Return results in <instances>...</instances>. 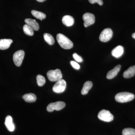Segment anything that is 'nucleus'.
Instances as JSON below:
<instances>
[{"label": "nucleus", "mask_w": 135, "mask_h": 135, "mask_svg": "<svg viewBox=\"0 0 135 135\" xmlns=\"http://www.w3.org/2000/svg\"><path fill=\"white\" fill-rule=\"evenodd\" d=\"M70 64L72 67L76 70H79L80 68V66L78 63L74 61H71Z\"/></svg>", "instance_id": "nucleus-25"}, {"label": "nucleus", "mask_w": 135, "mask_h": 135, "mask_svg": "<svg viewBox=\"0 0 135 135\" xmlns=\"http://www.w3.org/2000/svg\"><path fill=\"white\" fill-rule=\"evenodd\" d=\"M5 125L8 130L10 132H12L15 129V126L13 122L12 117L8 116L5 118Z\"/></svg>", "instance_id": "nucleus-10"}, {"label": "nucleus", "mask_w": 135, "mask_h": 135, "mask_svg": "<svg viewBox=\"0 0 135 135\" xmlns=\"http://www.w3.org/2000/svg\"><path fill=\"white\" fill-rule=\"evenodd\" d=\"M23 31L28 36H32L33 35V29L27 25H25L23 27Z\"/></svg>", "instance_id": "nucleus-21"}, {"label": "nucleus", "mask_w": 135, "mask_h": 135, "mask_svg": "<svg viewBox=\"0 0 135 135\" xmlns=\"http://www.w3.org/2000/svg\"><path fill=\"white\" fill-rule=\"evenodd\" d=\"M56 39L59 44L63 49H70L72 48L73 46L72 42L62 34H57Z\"/></svg>", "instance_id": "nucleus-1"}, {"label": "nucleus", "mask_w": 135, "mask_h": 135, "mask_svg": "<svg viewBox=\"0 0 135 135\" xmlns=\"http://www.w3.org/2000/svg\"><path fill=\"white\" fill-rule=\"evenodd\" d=\"M98 117L99 119L106 122H110L113 120V115L109 110H102L98 113Z\"/></svg>", "instance_id": "nucleus-4"}, {"label": "nucleus", "mask_w": 135, "mask_h": 135, "mask_svg": "<svg viewBox=\"0 0 135 135\" xmlns=\"http://www.w3.org/2000/svg\"><path fill=\"white\" fill-rule=\"evenodd\" d=\"M49 80L51 81H57L62 78V74L59 69L50 70L47 74Z\"/></svg>", "instance_id": "nucleus-3"}, {"label": "nucleus", "mask_w": 135, "mask_h": 135, "mask_svg": "<svg viewBox=\"0 0 135 135\" xmlns=\"http://www.w3.org/2000/svg\"><path fill=\"white\" fill-rule=\"evenodd\" d=\"M120 65L116 66L113 69L108 72L107 74V78L108 79H111L116 77L118 73L120 71Z\"/></svg>", "instance_id": "nucleus-11"}, {"label": "nucleus", "mask_w": 135, "mask_h": 135, "mask_svg": "<svg viewBox=\"0 0 135 135\" xmlns=\"http://www.w3.org/2000/svg\"><path fill=\"white\" fill-rule=\"evenodd\" d=\"M25 22L26 25H28L33 28V30L38 31L39 29V25L36 22L35 20L31 19V18H26L25 20Z\"/></svg>", "instance_id": "nucleus-15"}, {"label": "nucleus", "mask_w": 135, "mask_h": 135, "mask_svg": "<svg viewBox=\"0 0 135 135\" xmlns=\"http://www.w3.org/2000/svg\"><path fill=\"white\" fill-rule=\"evenodd\" d=\"M132 36L133 38L135 39V32L133 33V34H132Z\"/></svg>", "instance_id": "nucleus-28"}, {"label": "nucleus", "mask_w": 135, "mask_h": 135, "mask_svg": "<svg viewBox=\"0 0 135 135\" xmlns=\"http://www.w3.org/2000/svg\"><path fill=\"white\" fill-rule=\"evenodd\" d=\"M44 40L49 45H52L55 43V40L53 36L49 33H45L44 34Z\"/></svg>", "instance_id": "nucleus-19"}, {"label": "nucleus", "mask_w": 135, "mask_h": 135, "mask_svg": "<svg viewBox=\"0 0 135 135\" xmlns=\"http://www.w3.org/2000/svg\"><path fill=\"white\" fill-rule=\"evenodd\" d=\"M31 13L34 17L37 19L40 20H41L46 18V15L43 12L36 10H32L31 11Z\"/></svg>", "instance_id": "nucleus-20"}, {"label": "nucleus", "mask_w": 135, "mask_h": 135, "mask_svg": "<svg viewBox=\"0 0 135 135\" xmlns=\"http://www.w3.org/2000/svg\"><path fill=\"white\" fill-rule=\"evenodd\" d=\"M124 52V48L123 46H118L114 49L112 51V55L116 57L119 58L123 55Z\"/></svg>", "instance_id": "nucleus-12"}, {"label": "nucleus", "mask_w": 135, "mask_h": 135, "mask_svg": "<svg viewBox=\"0 0 135 135\" xmlns=\"http://www.w3.org/2000/svg\"><path fill=\"white\" fill-rule=\"evenodd\" d=\"M134 94L128 92H122L116 94L115 100L119 103H124L132 101L134 98Z\"/></svg>", "instance_id": "nucleus-2"}, {"label": "nucleus", "mask_w": 135, "mask_h": 135, "mask_svg": "<svg viewBox=\"0 0 135 135\" xmlns=\"http://www.w3.org/2000/svg\"><path fill=\"white\" fill-rule=\"evenodd\" d=\"M113 35L112 30L110 28H106L101 32L99 36L100 41L103 42H107L112 38Z\"/></svg>", "instance_id": "nucleus-5"}, {"label": "nucleus", "mask_w": 135, "mask_h": 135, "mask_svg": "<svg viewBox=\"0 0 135 135\" xmlns=\"http://www.w3.org/2000/svg\"><path fill=\"white\" fill-rule=\"evenodd\" d=\"M25 56V52L23 50L17 51L14 53L13 60L14 63L17 66H20L22 65Z\"/></svg>", "instance_id": "nucleus-8"}, {"label": "nucleus", "mask_w": 135, "mask_h": 135, "mask_svg": "<svg viewBox=\"0 0 135 135\" xmlns=\"http://www.w3.org/2000/svg\"><path fill=\"white\" fill-rule=\"evenodd\" d=\"M23 98L26 102L33 103L36 101V95L35 94L33 93H28L23 95Z\"/></svg>", "instance_id": "nucleus-18"}, {"label": "nucleus", "mask_w": 135, "mask_h": 135, "mask_svg": "<svg viewBox=\"0 0 135 135\" xmlns=\"http://www.w3.org/2000/svg\"><path fill=\"white\" fill-rule=\"evenodd\" d=\"M93 86L92 83L91 81H86L83 84V87L81 91V94L83 95L88 94L89 91L91 89Z\"/></svg>", "instance_id": "nucleus-17"}, {"label": "nucleus", "mask_w": 135, "mask_h": 135, "mask_svg": "<svg viewBox=\"0 0 135 135\" xmlns=\"http://www.w3.org/2000/svg\"><path fill=\"white\" fill-rule=\"evenodd\" d=\"M122 135H135V129L132 128H126L123 129Z\"/></svg>", "instance_id": "nucleus-23"}, {"label": "nucleus", "mask_w": 135, "mask_h": 135, "mask_svg": "<svg viewBox=\"0 0 135 135\" xmlns=\"http://www.w3.org/2000/svg\"><path fill=\"white\" fill-rule=\"evenodd\" d=\"M135 74V65L131 66L128 70H126L123 73V76L124 78H131L133 77Z\"/></svg>", "instance_id": "nucleus-16"}, {"label": "nucleus", "mask_w": 135, "mask_h": 135, "mask_svg": "<svg viewBox=\"0 0 135 135\" xmlns=\"http://www.w3.org/2000/svg\"><path fill=\"white\" fill-rule=\"evenodd\" d=\"M62 22L63 24L66 26L70 27L72 26L74 24V20L71 16L66 15L63 17Z\"/></svg>", "instance_id": "nucleus-14"}, {"label": "nucleus", "mask_w": 135, "mask_h": 135, "mask_svg": "<svg viewBox=\"0 0 135 135\" xmlns=\"http://www.w3.org/2000/svg\"><path fill=\"white\" fill-rule=\"evenodd\" d=\"M66 82L62 79L57 81L53 86V90L56 93H62L66 88Z\"/></svg>", "instance_id": "nucleus-6"}, {"label": "nucleus", "mask_w": 135, "mask_h": 135, "mask_svg": "<svg viewBox=\"0 0 135 135\" xmlns=\"http://www.w3.org/2000/svg\"><path fill=\"white\" fill-rule=\"evenodd\" d=\"M12 42L11 39H1L0 40V50H4L8 49Z\"/></svg>", "instance_id": "nucleus-13"}, {"label": "nucleus", "mask_w": 135, "mask_h": 135, "mask_svg": "<svg viewBox=\"0 0 135 135\" xmlns=\"http://www.w3.org/2000/svg\"><path fill=\"white\" fill-rule=\"evenodd\" d=\"M65 106V103L63 101H57L49 104L47 107V110L49 112H53L54 110L59 111L62 110Z\"/></svg>", "instance_id": "nucleus-7"}, {"label": "nucleus", "mask_w": 135, "mask_h": 135, "mask_svg": "<svg viewBox=\"0 0 135 135\" xmlns=\"http://www.w3.org/2000/svg\"><path fill=\"white\" fill-rule=\"evenodd\" d=\"M89 2L92 4H94L95 3H97L99 4V5H103V2L102 0H88Z\"/></svg>", "instance_id": "nucleus-26"}, {"label": "nucleus", "mask_w": 135, "mask_h": 135, "mask_svg": "<svg viewBox=\"0 0 135 135\" xmlns=\"http://www.w3.org/2000/svg\"><path fill=\"white\" fill-rule=\"evenodd\" d=\"M83 19L84 21V26L86 27L94 24L95 22V16L92 13L88 12L84 14Z\"/></svg>", "instance_id": "nucleus-9"}, {"label": "nucleus", "mask_w": 135, "mask_h": 135, "mask_svg": "<svg viewBox=\"0 0 135 135\" xmlns=\"http://www.w3.org/2000/svg\"><path fill=\"white\" fill-rule=\"evenodd\" d=\"M36 81L39 86H42L46 83V79L42 75L40 74L36 76Z\"/></svg>", "instance_id": "nucleus-22"}, {"label": "nucleus", "mask_w": 135, "mask_h": 135, "mask_svg": "<svg viewBox=\"0 0 135 135\" xmlns=\"http://www.w3.org/2000/svg\"><path fill=\"white\" fill-rule=\"evenodd\" d=\"M73 57L74 59L78 62H82L83 61V59L81 56L79 55L76 53H74L73 54Z\"/></svg>", "instance_id": "nucleus-24"}, {"label": "nucleus", "mask_w": 135, "mask_h": 135, "mask_svg": "<svg viewBox=\"0 0 135 135\" xmlns=\"http://www.w3.org/2000/svg\"><path fill=\"white\" fill-rule=\"evenodd\" d=\"M36 1H37L38 2H42L45 1H46V0H36Z\"/></svg>", "instance_id": "nucleus-27"}]
</instances>
